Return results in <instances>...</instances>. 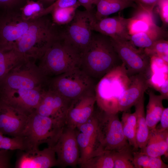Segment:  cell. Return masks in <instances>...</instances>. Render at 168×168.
<instances>
[{
  "label": "cell",
  "instance_id": "1",
  "mask_svg": "<svg viewBox=\"0 0 168 168\" xmlns=\"http://www.w3.org/2000/svg\"><path fill=\"white\" fill-rule=\"evenodd\" d=\"M93 33L90 42L81 55L79 68L93 79H100L122 62L109 37Z\"/></svg>",
  "mask_w": 168,
  "mask_h": 168
},
{
  "label": "cell",
  "instance_id": "2",
  "mask_svg": "<svg viewBox=\"0 0 168 168\" xmlns=\"http://www.w3.org/2000/svg\"><path fill=\"white\" fill-rule=\"evenodd\" d=\"M44 16L31 21L14 48L26 60H40L59 34L50 20Z\"/></svg>",
  "mask_w": 168,
  "mask_h": 168
},
{
  "label": "cell",
  "instance_id": "3",
  "mask_svg": "<svg viewBox=\"0 0 168 168\" xmlns=\"http://www.w3.org/2000/svg\"><path fill=\"white\" fill-rule=\"evenodd\" d=\"M130 83V77L123 63L111 69L95 85L96 103L98 107L108 113H118L119 100Z\"/></svg>",
  "mask_w": 168,
  "mask_h": 168
},
{
  "label": "cell",
  "instance_id": "4",
  "mask_svg": "<svg viewBox=\"0 0 168 168\" xmlns=\"http://www.w3.org/2000/svg\"><path fill=\"white\" fill-rule=\"evenodd\" d=\"M81 55L58 35L40 59L38 67L49 78L79 68Z\"/></svg>",
  "mask_w": 168,
  "mask_h": 168
},
{
  "label": "cell",
  "instance_id": "5",
  "mask_svg": "<svg viewBox=\"0 0 168 168\" xmlns=\"http://www.w3.org/2000/svg\"><path fill=\"white\" fill-rule=\"evenodd\" d=\"M64 126V122L41 115L35 110L29 115L25 128L20 136L25 140L27 150L38 149L44 143L52 147L57 142Z\"/></svg>",
  "mask_w": 168,
  "mask_h": 168
},
{
  "label": "cell",
  "instance_id": "6",
  "mask_svg": "<svg viewBox=\"0 0 168 168\" xmlns=\"http://www.w3.org/2000/svg\"><path fill=\"white\" fill-rule=\"evenodd\" d=\"M35 61H26L11 70L0 81V91L19 89H44L48 80Z\"/></svg>",
  "mask_w": 168,
  "mask_h": 168
},
{
  "label": "cell",
  "instance_id": "7",
  "mask_svg": "<svg viewBox=\"0 0 168 168\" xmlns=\"http://www.w3.org/2000/svg\"><path fill=\"white\" fill-rule=\"evenodd\" d=\"M93 79L79 68L51 77L47 88L53 90L72 101L90 91L95 90Z\"/></svg>",
  "mask_w": 168,
  "mask_h": 168
},
{
  "label": "cell",
  "instance_id": "8",
  "mask_svg": "<svg viewBox=\"0 0 168 168\" xmlns=\"http://www.w3.org/2000/svg\"><path fill=\"white\" fill-rule=\"evenodd\" d=\"M99 140L104 151L115 152L129 146L117 113L95 110Z\"/></svg>",
  "mask_w": 168,
  "mask_h": 168
},
{
  "label": "cell",
  "instance_id": "9",
  "mask_svg": "<svg viewBox=\"0 0 168 168\" xmlns=\"http://www.w3.org/2000/svg\"><path fill=\"white\" fill-rule=\"evenodd\" d=\"M94 14L77 10L72 21L65 25L60 35L81 55L91 40Z\"/></svg>",
  "mask_w": 168,
  "mask_h": 168
},
{
  "label": "cell",
  "instance_id": "10",
  "mask_svg": "<svg viewBox=\"0 0 168 168\" xmlns=\"http://www.w3.org/2000/svg\"><path fill=\"white\" fill-rule=\"evenodd\" d=\"M112 40L115 50L129 76L139 73L149 76L150 58L145 54L144 49H137L130 41Z\"/></svg>",
  "mask_w": 168,
  "mask_h": 168
},
{
  "label": "cell",
  "instance_id": "11",
  "mask_svg": "<svg viewBox=\"0 0 168 168\" xmlns=\"http://www.w3.org/2000/svg\"><path fill=\"white\" fill-rule=\"evenodd\" d=\"M74 130L80 151L78 165L104 151L99 140L95 111L88 121L77 127Z\"/></svg>",
  "mask_w": 168,
  "mask_h": 168
},
{
  "label": "cell",
  "instance_id": "12",
  "mask_svg": "<svg viewBox=\"0 0 168 168\" xmlns=\"http://www.w3.org/2000/svg\"><path fill=\"white\" fill-rule=\"evenodd\" d=\"M31 21L24 20L20 14L5 11L4 14L0 16V49H14Z\"/></svg>",
  "mask_w": 168,
  "mask_h": 168
},
{
  "label": "cell",
  "instance_id": "13",
  "mask_svg": "<svg viewBox=\"0 0 168 168\" xmlns=\"http://www.w3.org/2000/svg\"><path fill=\"white\" fill-rule=\"evenodd\" d=\"M57 156L58 166L76 167L80 151L74 129L65 126L56 143L52 147Z\"/></svg>",
  "mask_w": 168,
  "mask_h": 168
},
{
  "label": "cell",
  "instance_id": "14",
  "mask_svg": "<svg viewBox=\"0 0 168 168\" xmlns=\"http://www.w3.org/2000/svg\"><path fill=\"white\" fill-rule=\"evenodd\" d=\"M95 90L87 92L72 101L65 119V126L74 129L88 121L95 111Z\"/></svg>",
  "mask_w": 168,
  "mask_h": 168
},
{
  "label": "cell",
  "instance_id": "15",
  "mask_svg": "<svg viewBox=\"0 0 168 168\" xmlns=\"http://www.w3.org/2000/svg\"><path fill=\"white\" fill-rule=\"evenodd\" d=\"M45 89H19L0 91V99L29 115L36 110Z\"/></svg>",
  "mask_w": 168,
  "mask_h": 168
},
{
  "label": "cell",
  "instance_id": "16",
  "mask_svg": "<svg viewBox=\"0 0 168 168\" xmlns=\"http://www.w3.org/2000/svg\"><path fill=\"white\" fill-rule=\"evenodd\" d=\"M72 101L56 91L46 88L43 92L40 101L36 111L39 114L64 122Z\"/></svg>",
  "mask_w": 168,
  "mask_h": 168
},
{
  "label": "cell",
  "instance_id": "17",
  "mask_svg": "<svg viewBox=\"0 0 168 168\" xmlns=\"http://www.w3.org/2000/svg\"><path fill=\"white\" fill-rule=\"evenodd\" d=\"M28 115L0 99V133L13 137L20 136Z\"/></svg>",
  "mask_w": 168,
  "mask_h": 168
},
{
  "label": "cell",
  "instance_id": "18",
  "mask_svg": "<svg viewBox=\"0 0 168 168\" xmlns=\"http://www.w3.org/2000/svg\"><path fill=\"white\" fill-rule=\"evenodd\" d=\"M17 159L16 168H49L58 166L56 153L51 147L21 151Z\"/></svg>",
  "mask_w": 168,
  "mask_h": 168
},
{
  "label": "cell",
  "instance_id": "19",
  "mask_svg": "<svg viewBox=\"0 0 168 168\" xmlns=\"http://www.w3.org/2000/svg\"><path fill=\"white\" fill-rule=\"evenodd\" d=\"M131 18L118 16L106 17L94 22L92 30L114 40L130 41L129 25Z\"/></svg>",
  "mask_w": 168,
  "mask_h": 168
},
{
  "label": "cell",
  "instance_id": "20",
  "mask_svg": "<svg viewBox=\"0 0 168 168\" xmlns=\"http://www.w3.org/2000/svg\"><path fill=\"white\" fill-rule=\"evenodd\" d=\"M130 84L119 100V111H127L143 96L149 86L148 77L139 73L130 76Z\"/></svg>",
  "mask_w": 168,
  "mask_h": 168
},
{
  "label": "cell",
  "instance_id": "21",
  "mask_svg": "<svg viewBox=\"0 0 168 168\" xmlns=\"http://www.w3.org/2000/svg\"><path fill=\"white\" fill-rule=\"evenodd\" d=\"M142 153L152 157H168V130L159 132L155 129L150 131L146 146L140 149Z\"/></svg>",
  "mask_w": 168,
  "mask_h": 168
},
{
  "label": "cell",
  "instance_id": "22",
  "mask_svg": "<svg viewBox=\"0 0 168 168\" xmlns=\"http://www.w3.org/2000/svg\"><path fill=\"white\" fill-rule=\"evenodd\" d=\"M168 31L155 23L147 31L130 35V42L136 47L144 49L150 46L156 41L167 37Z\"/></svg>",
  "mask_w": 168,
  "mask_h": 168
},
{
  "label": "cell",
  "instance_id": "23",
  "mask_svg": "<svg viewBox=\"0 0 168 168\" xmlns=\"http://www.w3.org/2000/svg\"><path fill=\"white\" fill-rule=\"evenodd\" d=\"M137 117L136 140L138 149L146 145L150 131L147 124L144 109V96L134 105Z\"/></svg>",
  "mask_w": 168,
  "mask_h": 168
},
{
  "label": "cell",
  "instance_id": "24",
  "mask_svg": "<svg viewBox=\"0 0 168 168\" xmlns=\"http://www.w3.org/2000/svg\"><path fill=\"white\" fill-rule=\"evenodd\" d=\"M96 5V11L94 15L97 20L126 8L137 7L131 0H98Z\"/></svg>",
  "mask_w": 168,
  "mask_h": 168
},
{
  "label": "cell",
  "instance_id": "25",
  "mask_svg": "<svg viewBox=\"0 0 168 168\" xmlns=\"http://www.w3.org/2000/svg\"><path fill=\"white\" fill-rule=\"evenodd\" d=\"M149 99L146 107V118L147 124L150 131L154 129L159 122L164 109L161 95H156L152 91L149 92Z\"/></svg>",
  "mask_w": 168,
  "mask_h": 168
},
{
  "label": "cell",
  "instance_id": "26",
  "mask_svg": "<svg viewBox=\"0 0 168 168\" xmlns=\"http://www.w3.org/2000/svg\"><path fill=\"white\" fill-rule=\"evenodd\" d=\"M28 60L14 49H0V81L11 70Z\"/></svg>",
  "mask_w": 168,
  "mask_h": 168
},
{
  "label": "cell",
  "instance_id": "27",
  "mask_svg": "<svg viewBox=\"0 0 168 168\" xmlns=\"http://www.w3.org/2000/svg\"><path fill=\"white\" fill-rule=\"evenodd\" d=\"M124 135L133 151L138 149L136 140L137 117L135 112H123L121 121Z\"/></svg>",
  "mask_w": 168,
  "mask_h": 168
},
{
  "label": "cell",
  "instance_id": "28",
  "mask_svg": "<svg viewBox=\"0 0 168 168\" xmlns=\"http://www.w3.org/2000/svg\"><path fill=\"white\" fill-rule=\"evenodd\" d=\"M133 163L134 168H168L161 156L152 157L140 151H133Z\"/></svg>",
  "mask_w": 168,
  "mask_h": 168
},
{
  "label": "cell",
  "instance_id": "29",
  "mask_svg": "<svg viewBox=\"0 0 168 168\" xmlns=\"http://www.w3.org/2000/svg\"><path fill=\"white\" fill-rule=\"evenodd\" d=\"M21 16L24 20L30 21L44 16L45 8L41 2L27 0L20 8Z\"/></svg>",
  "mask_w": 168,
  "mask_h": 168
},
{
  "label": "cell",
  "instance_id": "30",
  "mask_svg": "<svg viewBox=\"0 0 168 168\" xmlns=\"http://www.w3.org/2000/svg\"><path fill=\"white\" fill-rule=\"evenodd\" d=\"M79 165L82 168H114L112 152L104 151Z\"/></svg>",
  "mask_w": 168,
  "mask_h": 168
},
{
  "label": "cell",
  "instance_id": "31",
  "mask_svg": "<svg viewBox=\"0 0 168 168\" xmlns=\"http://www.w3.org/2000/svg\"><path fill=\"white\" fill-rule=\"evenodd\" d=\"M133 147L130 145L119 151L112 152L114 168H134Z\"/></svg>",
  "mask_w": 168,
  "mask_h": 168
},
{
  "label": "cell",
  "instance_id": "32",
  "mask_svg": "<svg viewBox=\"0 0 168 168\" xmlns=\"http://www.w3.org/2000/svg\"><path fill=\"white\" fill-rule=\"evenodd\" d=\"M145 54L150 58L155 57L168 63V41L161 39L154 42L150 46L144 49Z\"/></svg>",
  "mask_w": 168,
  "mask_h": 168
},
{
  "label": "cell",
  "instance_id": "33",
  "mask_svg": "<svg viewBox=\"0 0 168 168\" xmlns=\"http://www.w3.org/2000/svg\"><path fill=\"white\" fill-rule=\"evenodd\" d=\"M80 6L78 3L72 7L54 9L51 12L53 21L58 25H67L72 19L77 9Z\"/></svg>",
  "mask_w": 168,
  "mask_h": 168
},
{
  "label": "cell",
  "instance_id": "34",
  "mask_svg": "<svg viewBox=\"0 0 168 168\" xmlns=\"http://www.w3.org/2000/svg\"><path fill=\"white\" fill-rule=\"evenodd\" d=\"M28 150L26 141L22 136H19L12 138L6 137L0 142V150Z\"/></svg>",
  "mask_w": 168,
  "mask_h": 168
},
{
  "label": "cell",
  "instance_id": "35",
  "mask_svg": "<svg viewBox=\"0 0 168 168\" xmlns=\"http://www.w3.org/2000/svg\"><path fill=\"white\" fill-rule=\"evenodd\" d=\"M155 23H151L142 19L136 18L133 17L131 18L129 25L130 35L145 32Z\"/></svg>",
  "mask_w": 168,
  "mask_h": 168
},
{
  "label": "cell",
  "instance_id": "36",
  "mask_svg": "<svg viewBox=\"0 0 168 168\" xmlns=\"http://www.w3.org/2000/svg\"><path fill=\"white\" fill-rule=\"evenodd\" d=\"M155 7H157L162 22L161 27L167 30L168 26V0H158Z\"/></svg>",
  "mask_w": 168,
  "mask_h": 168
},
{
  "label": "cell",
  "instance_id": "37",
  "mask_svg": "<svg viewBox=\"0 0 168 168\" xmlns=\"http://www.w3.org/2000/svg\"><path fill=\"white\" fill-rule=\"evenodd\" d=\"M77 0H57L50 6L45 8L44 15L57 8H64L74 6L78 3Z\"/></svg>",
  "mask_w": 168,
  "mask_h": 168
},
{
  "label": "cell",
  "instance_id": "38",
  "mask_svg": "<svg viewBox=\"0 0 168 168\" xmlns=\"http://www.w3.org/2000/svg\"><path fill=\"white\" fill-rule=\"evenodd\" d=\"M27 0H0V8L5 11H11L14 7L23 4Z\"/></svg>",
  "mask_w": 168,
  "mask_h": 168
},
{
  "label": "cell",
  "instance_id": "39",
  "mask_svg": "<svg viewBox=\"0 0 168 168\" xmlns=\"http://www.w3.org/2000/svg\"><path fill=\"white\" fill-rule=\"evenodd\" d=\"M158 0H135L137 6L152 14L153 10Z\"/></svg>",
  "mask_w": 168,
  "mask_h": 168
},
{
  "label": "cell",
  "instance_id": "40",
  "mask_svg": "<svg viewBox=\"0 0 168 168\" xmlns=\"http://www.w3.org/2000/svg\"><path fill=\"white\" fill-rule=\"evenodd\" d=\"M160 124L155 128L159 132L168 130V108H164L161 116Z\"/></svg>",
  "mask_w": 168,
  "mask_h": 168
},
{
  "label": "cell",
  "instance_id": "41",
  "mask_svg": "<svg viewBox=\"0 0 168 168\" xmlns=\"http://www.w3.org/2000/svg\"><path fill=\"white\" fill-rule=\"evenodd\" d=\"M10 156L9 150H0V168L10 167Z\"/></svg>",
  "mask_w": 168,
  "mask_h": 168
},
{
  "label": "cell",
  "instance_id": "42",
  "mask_svg": "<svg viewBox=\"0 0 168 168\" xmlns=\"http://www.w3.org/2000/svg\"><path fill=\"white\" fill-rule=\"evenodd\" d=\"M158 91L164 100H167L168 98V79H166L160 87Z\"/></svg>",
  "mask_w": 168,
  "mask_h": 168
},
{
  "label": "cell",
  "instance_id": "43",
  "mask_svg": "<svg viewBox=\"0 0 168 168\" xmlns=\"http://www.w3.org/2000/svg\"><path fill=\"white\" fill-rule=\"evenodd\" d=\"M80 6H82L85 10L90 12L93 13L92 5L94 4L92 0H77Z\"/></svg>",
  "mask_w": 168,
  "mask_h": 168
},
{
  "label": "cell",
  "instance_id": "44",
  "mask_svg": "<svg viewBox=\"0 0 168 168\" xmlns=\"http://www.w3.org/2000/svg\"><path fill=\"white\" fill-rule=\"evenodd\" d=\"M37 1H39L41 2H52V0H37Z\"/></svg>",
  "mask_w": 168,
  "mask_h": 168
},
{
  "label": "cell",
  "instance_id": "45",
  "mask_svg": "<svg viewBox=\"0 0 168 168\" xmlns=\"http://www.w3.org/2000/svg\"><path fill=\"white\" fill-rule=\"evenodd\" d=\"M94 4H96L98 0H92Z\"/></svg>",
  "mask_w": 168,
  "mask_h": 168
},
{
  "label": "cell",
  "instance_id": "46",
  "mask_svg": "<svg viewBox=\"0 0 168 168\" xmlns=\"http://www.w3.org/2000/svg\"><path fill=\"white\" fill-rule=\"evenodd\" d=\"M131 0V1H133V2H135V0Z\"/></svg>",
  "mask_w": 168,
  "mask_h": 168
}]
</instances>
